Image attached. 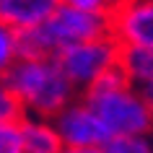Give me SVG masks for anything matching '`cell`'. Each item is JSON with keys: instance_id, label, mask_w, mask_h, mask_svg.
<instances>
[{"instance_id": "obj_9", "label": "cell", "mask_w": 153, "mask_h": 153, "mask_svg": "<svg viewBox=\"0 0 153 153\" xmlns=\"http://www.w3.org/2000/svg\"><path fill=\"white\" fill-rule=\"evenodd\" d=\"M104 153H153V135H114L101 145Z\"/></svg>"}, {"instance_id": "obj_6", "label": "cell", "mask_w": 153, "mask_h": 153, "mask_svg": "<svg viewBox=\"0 0 153 153\" xmlns=\"http://www.w3.org/2000/svg\"><path fill=\"white\" fill-rule=\"evenodd\" d=\"M57 8L60 0H0V21L16 31H26L44 24Z\"/></svg>"}, {"instance_id": "obj_11", "label": "cell", "mask_w": 153, "mask_h": 153, "mask_svg": "<svg viewBox=\"0 0 153 153\" xmlns=\"http://www.w3.org/2000/svg\"><path fill=\"white\" fill-rule=\"evenodd\" d=\"M0 153H24V140H21L18 120H3L0 122Z\"/></svg>"}, {"instance_id": "obj_2", "label": "cell", "mask_w": 153, "mask_h": 153, "mask_svg": "<svg viewBox=\"0 0 153 153\" xmlns=\"http://www.w3.org/2000/svg\"><path fill=\"white\" fill-rule=\"evenodd\" d=\"M96 112L109 135H153V112L140 94L127 83L122 68H112L99 75L81 94Z\"/></svg>"}, {"instance_id": "obj_4", "label": "cell", "mask_w": 153, "mask_h": 153, "mask_svg": "<svg viewBox=\"0 0 153 153\" xmlns=\"http://www.w3.org/2000/svg\"><path fill=\"white\" fill-rule=\"evenodd\" d=\"M52 125L65 148H101L112 137L83 96L73 99L65 109H60L52 117Z\"/></svg>"}, {"instance_id": "obj_3", "label": "cell", "mask_w": 153, "mask_h": 153, "mask_svg": "<svg viewBox=\"0 0 153 153\" xmlns=\"http://www.w3.org/2000/svg\"><path fill=\"white\" fill-rule=\"evenodd\" d=\"M120 49L122 47L112 36H99V39L65 47L55 60L60 62L65 75L70 78V83L78 88V94H83L99 75H104L106 70L120 65Z\"/></svg>"}, {"instance_id": "obj_15", "label": "cell", "mask_w": 153, "mask_h": 153, "mask_svg": "<svg viewBox=\"0 0 153 153\" xmlns=\"http://www.w3.org/2000/svg\"><path fill=\"white\" fill-rule=\"evenodd\" d=\"M62 153H104L101 148H65Z\"/></svg>"}, {"instance_id": "obj_14", "label": "cell", "mask_w": 153, "mask_h": 153, "mask_svg": "<svg viewBox=\"0 0 153 153\" xmlns=\"http://www.w3.org/2000/svg\"><path fill=\"white\" fill-rule=\"evenodd\" d=\"M135 91H137V94H140V99H143L145 104L151 106V112H153V78H151V81H148V83H143V86H137Z\"/></svg>"}, {"instance_id": "obj_5", "label": "cell", "mask_w": 153, "mask_h": 153, "mask_svg": "<svg viewBox=\"0 0 153 153\" xmlns=\"http://www.w3.org/2000/svg\"><path fill=\"white\" fill-rule=\"evenodd\" d=\"M109 36L120 47L153 49V0H117L109 13Z\"/></svg>"}, {"instance_id": "obj_12", "label": "cell", "mask_w": 153, "mask_h": 153, "mask_svg": "<svg viewBox=\"0 0 153 153\" xmlns=\"http://www.w3.org/2000/svg\"><path fill=\"white\" fill-rule=\"evenodd\" d=\"M18 117H21V106H18L16 96L10 94L5 78L0 75V122L3 120H18Z\"/></svg>"}, {"instance_id": "obj_8", "label": "cell", "mask_w": 153, "mask_h": 153, "mask_svg": "<svg viewBox=\"0 0 153 153\" xmlns=\"http://www.w3.org/2000/svg\"><path fill=\"white\" fill-rule=\"evenodd\" d=\"M120 68L132 88L143 86L153 78V49L143 47H122L120 49Z\"/></svg>"}, {"instance_id": "obj_10", "label": "cell", "mask_w": 153, "mask_h": 153, "mask_svg": "<svg viewBox=\"0 0 153 153\" xmlns=\"http://www.w3.org/2000/svg\"><path fill=\"white\" fill-rule=\"evenodd\" d=\"M16 60H18V31L0 21V75H5Z\"/></svg>"}, {"instance_id": "obj_13", "label": "cell", "mask_w": 153, "mask_h": 153, "mask_svg": "<svg viewBox=\"0 0 153 153\" xmlns=\"http://www.w3.org/2000/svg\"><path fill=\"white\" fill-rule=\"evenodd\" d=\"M60 3L78 10H88V13H104V16H109L117 5V0H60Z\"/></svg>"}, {"instance_id": "obj_7", "label": "cell", "mask_w": 153, "mask_h": 153, "mask_svg": "<svg viewBox=\"0 0 153 153\" xmlns=\"http://www.w3.org/2000/svg\"><path fill=\"white\" fill-rule=\"evenodd\" d=\"M18 125H21L24 153H62L65 151V145L60 140V135H57L52 120L21 114L18 117Z\"/></svg>"}, {"instance_id": "obj_1", "label": "cell", "mask_w": 153, "mask_h": 153, "mask_svg": "<svg viewBox=\"0 0 153 153\" xmlns=\"http://www.w3.org/2000/svg\"><path fill=\"white\" fill-rule=\"evenodd\" d=\"M3 78L16 96L21 114L29 117L52 120L73 99L81 96L55 57H18Z\"/></svg>"}]
</instances>
